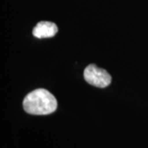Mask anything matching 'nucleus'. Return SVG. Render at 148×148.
<instances>
[{
  "mask_svg": "<svg viewBox=\"0 0 148 148\" xmlns=\"http://www.w3.org/2000/svg\"><path fill=\"white\" fill-rule=\"evenodd\" d=\"M23 109L33 115H46L57 110V100L49 90L36 89L30 92L23 100Z\"/></svg>",
  "mask_w": 148,
  "mask_h": 148,
  "instance_id": "obj_1",
  "label": "nucleus"
},
{
  "mask_svg": "<svg viewBox=\"0 0 148 148\" xmlns=\"http://www.w3.org/2000/svg\"><path fill=\"white\" fill-rule=\"evenodd\" d=\"M84 79L87 83L96 87L105 88L111 83V76L105 69L95 64L88 65L84 70Z\"/></svg>",
  "mask_w": 148,
  "mask_h": 148,
  "instance_id": "obj_2",
  "label": "nucleus"
},
{
  "mask_svg": "<svg viewBox=\"0 0 148 148\" xmlns=\"http://www.w3.org/2000/svg\"><path fill=\"white\" fill-rule=\"evenodd\" d=\"M58 32V27L51 21H40L33 29V36L38 39L50 38L54 36Z\"/></svg>",
  "mask_w": 148,
  "mask_h": 148,
  "instance_id": "obj_3",
  "label": "nucleus"
}]
</instances>
